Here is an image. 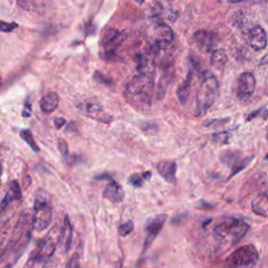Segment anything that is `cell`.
<instances>
[{
	"instance_id": "cell-6",
	"label": "cell",
	"mask_w": 268,
	"mask_h": 268,
	"mask_svg": "<svg viewBox=\"0 0 268 268\" xmlns=\"http://www.w3.org/2000/svg\"><path fill=\"white\" fill-rule=\"evenodd\" d=\"M219 89V83L215 75H208L203 79L196 99V116L206 113L214 105Z\"/></svg>"
},
{
	"instance_id": "cell-32",
	"label": "cell",
	"mask_w": 268,
	"mask_h": 268,
	"mask_svg": "<svg viewBox=\"0 0 268 268\" xmlns=\"http://www.w3.org/2000/svg\"><path fill=\"white\" fill-rule=\"evenodd\" d=\"M54 124H55V127L57 129H61L63 127V126H64L66 124V120L63 119V118H56Z\"/></svg>"
},
{
	"instance_id": "cell-19",
	"label": "cell",
	"mask_w": 268,
	"mask_h": 268,
	"mask_svg": "<svg viewBox=\"0 0 268 268\" xmlns=\"http://www.w3.org/2000/svg\"><path fill=\"white\" fill-rule=\"evenodd\" d=\"M251 210L258 216H262L264 218L268 216V198L266 192L261 193L253 200Z\"/></svg>"
},
{
	"instance_id": "cell-37",
	"label": "cell",
	"mask_w": 268,
	"mask_h": 268,
	"mask_svg": "<svg viewBox=\"0 0 268 268\" xmlns=\"http://www.w3.org/2000/svg\"><path fill=\"white\" fill-rule=\"evenodd\" d=\"M0 84H2V79H0Z\"/></svg>"
},
{
	"instance_id": "cell-5",
	"label": "cell",
	"mask_w": 268,
	"mask_h": 268,
	"mask_svg": "<svg viewBox=\"0 0 268 268\" xmlns=\"http://www.w3.org/2000/svg\"><path fill=\"white\" fill-rule=\"evenodd\" d=\"M61 229L62 226L60 224H55L45 237L38 243L37 247L33 250L28 259L33 260L37 265L43 264L51 259L61 241Z\"/></svg>"
},
{
	"instance_id": "cell-18",
	"label": "cell",
	"mask_w": 268,
	"mask_h": 268,
	"mask_svg": "<svg viewBox=\"0 0 268 268\" xmlns=\"http://www.w3.org/2000/svg\"><path fill=\"white\" fill-rule=\"evenodd\" d=\"M59 96L56 92H49L40 100V108L44 113H52L59 106Z\"/></svg>"
},
{
	"instance_id": "cell-12",
	"label": "cell",
	"mask_w": 268,
	"mask_h": 268,
	"mask_svg": "<svg viewBox=\"0 0 268 268\" xmlns=\"http://www.w3.org/2000/svg\"><path fill=\"white\" fill-rule=\"evenodd\" d=\"M174 40V33L167 24H160L155 29V47L159 51L168 50V46Z\"/></svg>"
},
{
	"instance_id": "cell-4",
	"label": "cell",
	"mask_w": 268,
	"mask_h": 268,
	"mask_svg": "<svg viewBox=\"0 0 268 268\" xmlns=\"http://www.w3.org/2000/svg\"><path fill=\"white\" fill-rule=\"evenodd\" d=\"M53 218V207L50 194L39 188L35 195L33 225L36 232H43L50 226Z\"/></svg>"
},
{
	"instance_id": "cell-28",
	"label": "cell",
	"mask_w": 268,
	"mask_h": 268,
	"mask_svg": "<svg viewBox=\"0 0 268 268\" xmlns=\"http://www.w3.org/2000/svg\"><path fill=\"white\" fill-rule=\"evenodd\" d=\"M58 148L61 153V155L64 157V159H67L68 157V146L66 141L63 138L58 139Z\"/></svg>"
},
{
	"instance_id": "cell-7",
	"label": "cell",
	"mask_w": 268,
	"mask_h": 268,
	"mask_svg": "<svg viewBox=\"0 0 268 268\" xmlns=\"http://www.w3.org/2000/svg\"><path fill=\"white\" fill-rule=\"evenodd\" d=\"M259 262L258 249L251 244L236 249L226 258L225 268H255Z\"/></svg>"
},
{
	"instance_id": "cell-2",
	"label": "cell",
	"mask_w": 268,
	"mask_h": 268,
	"mask_svg": "<svg viewBox=\"0 0 268 268\" xmlns=\"http://www.w3.org/2000/svg\"><path fill=\"white\" fill-rule=\"evenodd\" d=\"M154 87V71L138 72L125 89V98L136 109L145 110L151 106V93Z\"/></svg>"
},
{
	"instance_id": "cell-15",
	"label": "cell",
	"mask_w": 268,
	"mask_h": 268,
	"mask_svg": "<svg viewBox=\"0 0 268 268\" xmlns=\"http://www.w3.org/2000/svg\"><path fill=\"white\" fill-rule=\"evenodd\" d=\"M192 38L194 43L199 47V49L206 52H210L213 49L216 41V36L213 33L203 29L197 30Z\"/></svg>"
},
{
	"instance_id": "cell-35",
	"label": "cell",
	"mask_w": 268,
	"mask_h": 268,
	"mask_svg": "<svg viewBox=\"0 0 268 268\" xmlns=\"http://www.w3.org/2000/svg\"><path fill=\"white\" fill-rule=\"evenodd\" d=\"M132 2L138 4V5H143L145 3V0H132Z\"/></svg>"
},
{
	"instance_id": "cell-8",
	"label": "cell",
	"mask_w": 268,
	"mask_h": 268,
	"mask_svg": "<svg viewBox=\"0 0 268 268\" xmlns=\"http://www.w3.org/2000/svg\"><path fill=\"white\" fill-rule=\"evenodd\" d=\"M22 202L21 186L17 180H12L7 188V193L0 203V224L9 220V216Z\"/></svg>"
},
{
	"instance_id": "cell-26",
	"label": "cell",
	"mask_w": 268,
	"mask_h": 268,
	"mask_svg": "<svg viewBox=\"0 0 268 268\" xmlns=\"http://www.w3.org/2000/svg\"><path fill=\"white\" fill-rule=\"evenodd\" d=\"M134 229V224L131 221V220H128V221H126L125 223L121 224V226L119 227V233L122 236V237H126V236H128L129 234H131Z\"/></svg>"
},
{
	"instance_id": "cell-3",
	"label": "cell",
	"mask_w": 268,
	"mask_h": 268,
	"mask_svg": "<svg viewBox=\"0 0 268 268\" xmlns=\"http://www.w3.org/2000/svg\"><path fill=\"white\" fill-rule=\"evenodd\" d=\"M249 225L242 219L224 218L215 225V238L223 244L234 245L240 242L249 232Z\"/></svg>"
},
{
	"instance_id": "cell-29",
	"label": "cell",
	"mask_w": 268,
	"mask_h": 268,
	"mask_svg": "<svg viewBox=\"0 0 268 268\" xmlns=\"http://www.w3.org/2000/svg\"><path fill=\"white\" fill-rule=\"evenodd\" d=\"M228 134L226 132H223V133H218V134H214L213 136V139L215 143H218V144H226L228 143Z\"/></svg>"
},
{
	"instance_id": "cell-20",
	"label": "cell",
	"mask_w": 268,
	"mask_h": 268,
	"mask_svg": "<svg viewBox=\"0 0 268 268\" xmlns=\"http://www.w3.org/2000/svg\"><path fill=\"white\" fill-rule=\"evenodd\" d=\"M192 80H193V70H190L185 78V80L179 85L177 89V97L179 102L182 105H185L188 99V96H190V91H191V86H192Z\"/></svg>"
},
{
	"instance_id": "cell-21",
	"label": "cell",
	"mask_w": 268,
	"mask_h": 268,
	"mask_svg": "<svg viewBox=\"0 0 268 268\" xmlns=\"http://www.w3.org/2000/svg\"><path fill=\"white\" fill-rule=\"evenodd\" d=\"M63 243V246H64V250L67 251L70 249L71 242H72V225L69 221V218L65 217L64 219V223L62 225L61 229V241Z\"/></svg>"
},
{
	"instance_id": "cell-36",
	"label": "cell",
	"mask_w": 268,
	"mask_h": 268,
	"mask_svg": "<svg viewBox=\"0 0 268 268\" xmlns=\"http://www.w3.org/2000/svg\"><path fill=\"white\" fill-rule=\"evenodd\" d=\"M2 174H3V166L0 164V176H2Z\"/></svg>"
},
{
	"instance_id": "cell-14",
	"label": "cell",
	"mask_w": 268,
	"mask_h": 268,
	"mask_svg": "<svg viewBox=\"0 0 268 268\" xmlns=\"http://www.w3.org/2000/svg\"><path fill=\"white\" fill-rule=\"evenodd\" d=\"M248 42L251 49H254L255 51L259 52L265 50L267 46V35L265 29L260 25L254 26L249 31Z\"/></svg>"
},
{
	"instance_id": "cell-33",
	"label": "cell",
	"mask_w": 268,
	"mask_h": 268,
	"mask_svg": "<svg viewBox=\"0 0 268 268\" xmlns=\"http://www.w3.org/2000/svg\"><path fill=\"white\" fill-rule=\"evenodd\" d=\"M30 184V177L28 175L23 177V187L26 188Z\"/></svg>"
},
{
	"instance_id": "cell-13",
	"label": "cell",
	"mask_w": 268,
	"mask_h": 268,
	"mask_svg": "<svg viewBox=\"0 0 268 268\" xmlns=\"http://www.w3.org/2000/svg\"><path fill=\"white\" fill-rule=\"evenodd\" d=\"M81 109H82L83 114H85L86 117H88L92 120H96V121L106 123V124L111 123V121H112V117L108 114L107 112H105L102 106L99 104L85 103V104L81 105Z\"/></svg>"
},
{
	"instance_id": "cell-16",
	"label": "cell",
	"mask_w": 268,
	"mask_h": 268,
	"mask_svg": "<svg viewBox=\"0 0 268 268\" xmlns=\"http://www.w3.org/2000/svg\"><path fill=\"white\" fill-rule=\"evenodd\" d=\"M103 196L104 198L113 203H120L125 198V194L122 186L111 178L109 179V182L106 184L104 188Z\"/></svg>"
},
{
	"instance_id": "cell-25",
	"label": "cell",
	"mask_w": 268,
	"mask_h": 268,
	"mask_svg": "<svg viewBox=\"0 0 268 268\" xmlns=\"http://www.w3.org/2000/svg\"><path fill=\"white\" fill-rule=\"evenodd\" d=\"M152 174L151 172L147 171L145 173H141V174H133L130 176L129 178V183L135 187H139L143 185V183L146 181V180H149L151 178Z\"/></svg>"
},
{
	"instance_id": "cell-11",
	"label": "cell",
	"mask_w": 268,
	"mask_h": 268,
	"mask_svg": "<svg viewBox=\"0 0 268 268\" xmlns=\"http://www.w3.org/2000/svg\"><path fill=\"white\" fill-rule=\"evenodd\" d=\"M256 89V79L251 72H243L238 79V97L246 101L253 96Z\"/></svg>"
},
{
	"instance_id": "cell-10",
	"label": "cell",
	"mask_w": 268,
	"mask_h": 268,
	"mask_svg": "<svg viewBox=\"0 0 268 268\" xmlns=\"http://www.w3.org/2000/svg\"><path fill=\"white\" fill-rule=\"evenodd\" d=\"M168 219V215L160 214L156 215L148 220L146 224V238L144 244V250H147L156 239L157 236L161 233L163 226L166 223V220Z\"/></svg>"
},
{
	"instance_id": "cell-9",
	"label": "cell",
	"mask_w": 268,
	"mask_h": 268,
	"mask_svg": "<svg viewBox=\"0 0 268 268\" xmlns=\"http://www.w3.org/2000/svg\"><path fill=\"white\" fill-rule=\"evenodd\" d=\"M124 41L123 33L116 28H108L102 38L101 46L105 58L111 60L118 56V51Z\"/></svg>"
},
{
	"instance_id": "cell-24",
	"label": "cell",
	"mask_w": 268,
	"mask_h": 268,
	"mask_svg": "<svg viewBox=\"0 0 268 268\" xmlns=\"http://www.w3.org/2000/svg\"><path fill=\"white\" fill-rule=\"evenodd\" d=\"M20 137L30 147L31 150L35 151V152H39L40 151V149H39V147H38V145L36 143V140L34 138V135H33V133H31L30 130H28V129L21 130Z\"/></svg>"
},
{
	"instance_id": "cell-1",
	"label": "cell",
	"mask_w": 268,
	"mask_h": 268,
	"mask_svg": "<svg viewBox=\"0 0 268 268\" xmlns=\"http://www.w3.org/2000/svg\"><path fill=\"white\" fill-rule=\"evenodd\" d=\"M34 231L33 213L24 210L14 224L9 241L0 255V268H13L26 250Z\"/></svg>"
},
{
	"instance_id": "cell-31",
	"label": "cell",
	"mask_w": 268,
	"mask_h": 268,
	"mask_svg": "<svg viewBox=\"0 0 268 268\" xmlns=\"http://www.w3.org/2000/svg\"><path fill=\"white\" fill-rule=\"evenodd\" d=\"M30 112H31V104L27 101L24 104V107H23V110H22V116L24 118H27V117L30 116Z\"/></svg>"
},
{
	"instance_id": "cell-27",
	"label": "cell",
	"mask_w": 268,
	"mask_h": 268,
	"mask_svg": "<svg viewBox=\"0 0 268 268\" xmlns=\"http://www.w3.org/2000/svg\"><path fill=\"white\" fill-rule=\"evenodd\" d=\"M17 27H18V23L16 22L0 21V31H2V33H11V31H13Z\"/></svg>"
},
{
	"instance_id": "cell-23",
	"label": "cell",
	"mask_w": 268,
	"mask_h": 268,
	"mask_svg": "<svg viewBox=\"0 0 268 268\" xmlns=\"http://www.w3.org/2000/svg\"><path fill=\"white\" fill-rule=\"evenodd\" d=\"M44 0H17V5L27 12H40Z\"/></svg>"
},
{
	"instance_id": "cell-34",
	"label": "cell",
	"mask_w": 268,
	"mask_h": 268,
	"mask_svg": "<svg viewBox=\"0 0 268 268\" xmlns=\"http://www.w3.org/2000/svg\"><path fill=\"white\" fill-rule=\"evenodd\" d=\"M228 3L232 4H238V3H243V2H247V0H227Z\"/></svg>"
},
{
	"instance_id": "cell-30",
	"label": "cell",
	"mask_w": 268,
	"mask_h": 268,
	"mask_svg": "<svg viewBox=\"0 0 268 268\" xmlns=\"http://www.w3.org/2000/svg\"><path fill=\"white\" fill-rule=\"evenodd\" d=\"M65 268H80V258L78 254H74L66 264Z\"/></svg>"
},
{
	"instance_id": "cell-22",
	"label": "cell",
	"mask_w": 268,
	"mask_h": 268,
	"mask_svg": "<svg viewBox=\"0 0 268 268\" xmlns=\"http://www.w3.org/2000/svg\"><path fill=\"white\" fill-rule=\"evenodd\" d=\"M227 62V55L224 50H215L211 55V63L216 68L221 69Z\"/></svg>"
},
{
	"instance_id": "cell-17",
	"label": "cell",
	"mask_w": 268,
	"mask_h": 268,
	"mask_svg": "<svg viewBox=\"0 0 268 268\" xmlns=\"http://www.w3.org/2000/svg\"><path fill=\"white\" fill-rule=\"evenodd\" d=\"M156 169L166 181L170 183L176 182L177 165L174 161H162L157 164Z\"/></svg>"
}]
</instances>
